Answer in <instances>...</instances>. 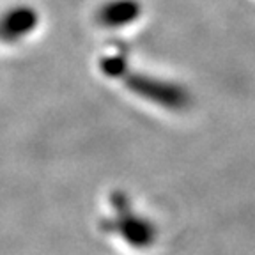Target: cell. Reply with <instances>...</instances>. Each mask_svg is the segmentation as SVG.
<instances>
[{"label": "cell", "instance_id": "obj_1", "mask_svg": "<svg viewBox=\"0 0 255 255\" xmlns=\"http://www.w3.org/2000/svg\"><path fill=\"white\" fill-rule=\"evenodd\" d=\"M37 25V12L30 7H14L0 21V36L7 41L23 39Z\"/></svg>", "mask_w": 255, "mask_h": 255}, {"label": "cell", "instance_id": "obj_2", "mask_svg": "<svg viewBox=\"0 0 255 255\" xmlns=\"http://www.w3.org/2000/svg\"><path fill=\"white\" fill-rule=\"evenodd\" d=\"M140 4L135 0H112L100 11V23L105 27H124L138 18Z\"/></svg>", "mask_w": 255, "mask_h": 255}]
</instances>
